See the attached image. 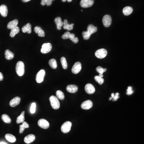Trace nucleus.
<instances>
[{"label":"nucleus","mask_w":144,"mask_h":144,"mask_svg":"<svg viewBox=\"0 0 144 144\" xmlns=\"http://www.w3.org/2000/svg\"><path fill=\"white\" fill-rule=\"evenodd\" d=\"M16 71L17 74L20 76H21L24 75V65L22 61H18L16 63Z\"/></svg>","instance_id":"f257e3e1"},{"label":"nucleus","mask_w":144,"mask_h":144,"mask_svg":"<svg viewBox=\"0 0 144 144\" xmlns=\"http://www.w3.org/2000/svg\"><path fill=\"white\" fill-rule=\"evenodd\" d=\"M49 100L50 103L51 104V106L53 109L56 110L60 108V102L58 98L57 97H56V96L53 95L50 96L49 98Z\"/></svg>","instance_id":"f03ea898"},{"label":"nucleus","mask_w":144,"mask_h":144,"mask_svg":"<svg viewBox=\"0 0 144 144\" xmlns=\"http://www.w3.org/2000/svg\"><path fill=\"white\" fill-rule=\"evenodd\" d=\"M72 123L70 121H66L62 124L61 127L62 132L64 133H68L70 131L72 126Z\"/></svg>","instance_id":"7ed1b4c3"},{"label":"nucleus","mask_w":144,"mask_h":144,"mask_svg":"<svg viewBox=\"0 0 144 144\" xmlns=\"http://www.w3.org/2000/svg\"><path fill=\"white\" fill-rule=\"evenodd\" d=\"M45 75V71L44 69H41L38 72L36 76V81L37 83H41L43 82Z\"/></svg>","instance_id":"20e7f679"},{"label":"nucleus","mask_w":144,"mask_h":144,"mask_svg":"<svg viewBox=\"0 0 144 144\" xmlns=\"http://www.w3.org/2000/svg\"><path fill=\"white\" fill-rule=\"evenodd\" d=\"M107 51L105 49L101 48L96 51L95 55L98 58H103L106 57L107 54Z\"/></svg>","instance_id":"39448f33"},{"label":"nucleus","mask_w":144,"mask_h":144,"mask_svg":"<svg viewBox=\"0 0 144 144\" xmlns=\"http://www.w3.org/2000/svg\"><path fill=\"white\" fill-rule=\"evenodd\" d=\"M103 25L105 27H109L112 23V18L110 15L106 14L103 16L102 18Z\"/></svg>","instance_id":"423d86ee"},{"label":"nucleus","mask_w":144,"mask_h":144,"mask_svg":"<svg viewBox=\"0 0 144 144\" xmlns=\"http://www.w3.org/2000/svg\"><path fill=\"white\" fill-rule=\"evenodd\" d=\"M52 48V45L50 43H44L42 45L41 52L43 54H46L50 51Z\"/></svg>","instance_id":"0eeeda50"},{"label":"nucleus","mask_w":144,"mask_h":144,"mask_svg":"<svg viewBox=\"0 0 144 144\" xmlns=\"http://www.w3.org/2000/svg\"><path fill=\"white\" fill-rule=\"evenodd\" d=\"M38 125L43 129H47L50 126L49 122L44 119H40L38 122Z\"/></svg>","instance_id":"6e6552de"},{"label":"nucleus","mask_w":144,"mask_h":144,"mask_svg":"<svg viewBox=\"0 0 144 144\" xmlns=\"http://www.w3.org/2000/svg\"><path fill=\"white\" fill-rule=\"evenodd\" d=\"M94 3V0H81L80 5L83 8H88L91 7Z\"/></svg>","instance_id":"1a4fd4ad"},{"label":"nucleus","mask_w":144,"mask_h":144,"mask_svg":"<svg viewBox=\"0 0 144 144\" xmlns=\"http://www.w3.org/2000/svg\"><path fill=\"white\" fill-rule=\"evenodd\" d=\"M82 65L80 62H77L74 64L72 67V72L74 74H78L81 70Z\"/></svg>","instance_id":"9d476101"},{"label":"nucleus","mask_w":144,"mask_h":144,"mask_svg":"<svg viewBox=\"0 0 144 144\" xmlns=\"http://www.w3.org/2000/svg\"><path fill=\"white\" fill-rule=\"evenodd\" d=\"M92 102L90 100H87L84 101L81 104V108L84 110H88L92 108Z\"/></svg>","instance_id":"9b49d317"},{"label":"nucleus","mask_w":144,"mask_h":144,"mask_svg":"<svg viewBox=\"0 0 144 144\" xmlns=\"http://www.w3.org/2000/svg\"><path fill=\"white\" fill-rule=\"evenodd\" d=\"M85 90L86 92L88 94H93L95 92V88L92 84L88 83L85 86Z\"/></svg>","instance_id":"f8f14e48"},{"label":"nucleus","mask_w":144,"mask_h":144,"mask_svg":"<svg viewBox=\"0 0 144 144\" xmlns=\"http://www.w3.org/2000/svg\"><path fill=\"white\" fill-rule=\"evenodd\" d=\"M20 101V98L19 96H16L10 101V105L12 107H15L19 104Z\"/></svg>","instance_id":"ddd939ff"},{"label":"nucleus","mask_w":144,"mask_h":144,"mask_svg":"<svg viewBox=\"0 0 144 144\" xmlns=\"http://www.w3.org/2000/svg\"><path fill=\"white\" fill-rule=\"evenodd\" d=\"M35 136L33 134H30L24 138V142L26 144L32 143L35 140Z\"/></svg>","instance_id":"4468645a"},{"label":"nucleus","mask_w":144,"mask_h":144,"mask_svg":"<svg viewBox=\"0 0 144 144\" xmlns=\"http://www.w3.org/2000/svg\"><path fill=\"white\" fill-rule=\"evenodd\" d=\"M66 89L70 93H74L78 91V87L76 85L74 84H70L67 86Z\"/></svg>","instance_id":"2eb2a0df"},{"label":"nucleus","mask_w":144,"mask_h":144,"mask_svg":"<svg viewBox=\"0 0 144 144\" xmlns=\"http://www.w3.org/2000/svg\"><path fill=\"white\" fill-rule=\"evenodd\" d=\"M8 10L6 6L5 5L0 6V13L3 17H6L8 14Z\"/></svg>","instance_id":"dca6fc26"},{"label":"nucleus","mask_w":144,"mask_h":144,"mask_svg":"<svg viewBox=\"0 0 144 144\" xmlns=\"http://www.w3.org/2000/svg\"><path fill=\"white\" fill-rule=\"evenodd\" d=\"M97 27L94 26L93 24H90L88 25L87 27V32L90 35L96 32L97 31Z\"/></svg>","instance_id":"f3484780"},{"label":"nucleus","mask_w":144,"mask_h":144,"mask_svg":"<svg viewBox=\"0 0 144 144\" xmlns=\"http://www.w3.org/2000/svg\"><path fill=\"white\" fill-rule=\"evenodd\" d=\"M74 24H68V21L66 19H65L64 20L63 22V28L65 30H71L73 28V26H74Z\"/></svg>","instance_id":"a211bd4d"},{"label":"nucleus","mask_w":144,"mask_h":144,"mask_svg":"<svg viewBox=\"0 0 144 144\" xmlns=\"http://www.w3.org/2000/svg\"><path fill=\"white\" fill-rule=\"evenodd\" d=\"M34 30L36 33H37L38 36L40 37H44L45 36V33L42 28L38 26H36L34 28Z\"/></svg>","instance_id":"6ab92c4d"},{"label":"nucleus","mask_w":144,"mask_h":144,"mask_svg":"<svg viewBox=\"0 0 144 144\" xmlns=\"http://www.w3.org/2000/svg\"><path fill=\"white\" fill-rule=\"evenodd\" d=\"M31 24L30 23H27L26 24L23 26L22 28V30L23 32L25 33V32H27L28 34H30L31 33L32 30H31Z\"/></svg>","instance_id":"aec40b11"},{"label":"nucleus","mask_w":144,"mask_h":144,"mask_svg":"<svg viewBox=\"0 0 144 144\" xmlns=\"http://www.w3.org/2000/svg\"><path fill=\"white\" fill-rule=\"evenodd\" d=\"M55 23L56 25V27L58 30L61 29V27L63 25V22L62 21V19L60 17H57L55 18L54 20Z\"/></svg>","instance_id":"412c9836"},{"label":"nucleus","mask_w":144,"mask_h":144,"mask_svg":"<svg viewBox=\"0 0 144 144\" xmlns=\"http://www.w3.org/2000/svg\"><path fill=\"white\" fill-rule=\"evenodd\" d=\"M18 23V21L17 19H14L12 21H10L9 23H8V25H7V28L8 29H12V28L17 26Z\"/></svg>","instance_id":"4be33fe9"},{"label":"nucleus","mask_w":144,"mask_h":144,"mask_svg":"<svg viewBox=\"0 0 144 144\" xmlns=\"http://www.w3.org/2000/svg\"><path fill=\"white\" fill-rule=\"evenodd\" d=\"M133 8L130 6H126L124 7L122 10L123 14L126 16L130 15L133 12Z\"/></svg>","instance_id":"5701e85b"},{"label":"nucleus","mask_w":144,"mask_h":144,"mask_svg":"<svg viewBox=\"0 0 144 144\" xmlns=\"http://www.w3.org/2000/svg\"><path fill=\"white\" fill-rule=\"evenodd\" d=\"M5 137L6 138V139L10 142L14 143V142H16V137H15V136H14V135H12V134H6L5 136Z\"/></svg>","instance_id":"b1692460"},{"label":"nucleus","mask_w":144,"mask_h":144,"mask_svg":"<svg viewBox=\"0 0 144 144\" xmlns=\"http://www.w3.org/2000/svg\"><path fill=\"white\" fill-rule=\"evenodd\" d=\"M29 127V125L26 122H23L22 124L21 125H20L19 126V133L22 134L24 132V130L25 128H28Z\"/></svg>","instance_id":"393cba45"},{"label":"nucleus","mask_w":144,"mask_h":144,"mask_svg":"<svg viewBox=\"0 0 144 144\" xmlns=\"http://www.w3.org/2000/svg\"><path fill=\"white\" fill-rule=\"evenodd\" d=\"M5 58L8 60H10L14 57V54L9 50H6L5 52Z\"/></svg>","instance_id":"a878e982"},{"label":"nucleus","mask_w":144,"mask_h":144,"mask_svg":"<svg viewBox=\"0 0 144 144\" xmlns=\"http://www.w3.org/2000/svg\"><path fill=\"white\" fill-rule=\"evenodd\" d=\"M20 31V29L18 26H16L14 28L11 29V31L10 32V37L13 38L14 37L16 34H18Z\"/></svg>","instance_id":"bb28decb"},{"label":"nucleus","mask_w":144,"mask_h":144,"mask_svg":"<svg viewBox=\"0 0 144 144\" xmlns=\"http://www.w3.org/2000/svg\"><path fill=\"white\" fill-rule=\"evenodd\" d=\"M24 113H25V112L22 111L21 114H20V115L17 117L16 121L17 124L22 123L24 122V119H25L24 118Z\"/></svg>","instance_id":"cd10ccee"},{"label":"nucleus","mask_w":144,"mask_h":144,"mask_svg":"<svg viewBox=\"0 0 144 144\" xmlns=\"http://www.w3.org/2000/svg\"><path fill=\"white\" fill-rule=\"evenodd\" d=\"M1 118L2 120L5 123H10L11 122V118L7 114H3L1 116Z\"/></svg>","instance_id":"c85d7f7f"},{"label":"nucleus","mask_w":144,"mask_h":144,"mask_svg":"<svg viewBox=\"0 0 144 144\" xmlns=\"http://www.w3.org/2000/svg\"><path fill=\"white\" fill-rule=\"evenodd\" d=\"M49 64L50 66L53 69H56L57 68V62L55 59H51L49 61Z\"/></svg>","instance_id":"c756f323"},{"label":"nucleus","mask_w":144,"mask_h":144,"mask_svg":"<svg viewBox=\"0 0 144 144\" xmlns=\"http://www.w3.org/2000/svg\"><path fill=\"white\" fill-rule=\"evenodd\" d=\"M60 62H61V64L63 69H67V67H68V64H67L66 58L64 57H61V59H60Z\"/></svg>","instance_id":"7c9ffc66"},{"label":"nucleus","mask_w":144,"mask_h":144,"mask_svg":"<svg viewBox=\"0 0 144 144\" xmlns=\"http://www.w3.org/2000/svg\"><path fill=\"white\" fill-rule=\"evenodd\" d=\"M56 95L57 98L61 100H63L64 98V95L63 92L61 90H58L56 92Z\"/></svg>","instance_id":"2f4dec72"},{"label":"nucleus","mask_w":144,"mask_h":144,"mask_svg":"<svg viewBox=\"0 0 144 144\" xmlns=\"http://www.w3.org/2000/svg\"><path fill=\"white\" fill-rule=\"evenodd\" d=\"M69 39H70L74 43H77L78 42V38L77 37L75 36L74 34L73 33H70L69 36Z\"/></svg>","instance_id":"473e14b6"},{"label":"nucleus","mask_w":144,"mask_h":144,"mask_svg":"<svg viewBox=\"0 0 144 144\" xmlns=\"http://www.w3.org/2000/svg\"><path fill=\"white\" fill-rule=\"evenodd\" d=\"M94 78L96 82H97L100 85H101L104 82V79L102 77H100L99 76H96Z\"/></svg>","instance_id":"72a5a7b5"},{"label":"nucleus","mask_w":144,"mask_h":144,"mask_svg":"<svg viewBox=\"0 0 144 144\" xmlns=\"http://www.w3.org/2000/svg\"><path fill=\"white\" fill-rule=\"evenodd\" d=\"M53 0H41V5L44 6L46 4L47 6H50L52 4V2Z\"/></svg>","instance_id":"f704fd0d"},{"label":"nucleus","mask_w":144,"mask_h":144,"mask_svg":"<svg viewBox=\"0 0 144 144\" xmlns=\"http://www.w3.org/2000/svg\"><path fill=\"white\" fill-rule=\"evenodd\" d=\"M106 70H107V69L106 68H103L102 67H101V66H98L96 68V70L100 74H103L104 72H106Z\"/></svg>","instance_id":"c9c22d12"},{"label":"nucleus","mask_w":144,"mask_h":144,"mask_svg":"<svg viewBox=\"0 0 144 144\" xmlns=\"http://www.w3.org/2000/svg\"><path fill=\"white\" fill-rule=\"evenodd\" d=\"M36 104L35 102H33L31 104V106L30 108V112L32 114L35 113L36 111Z\"/></svg>","instance_id":"e433bc0d"},{"label":"nucleus","mask_w":144,"mask_h":144,"mask_svg":"<svg viewBox=\"0 0 144 144\" xmlns=\"http://www.w3.org/2000/svg\"><path fill=\"white\" fill-rule=\"evenodd\" d=\"M90 36L91 35L88 33L87 31H83L82 32V36H83L84 39H85V40L89 39Z\"/></svg>","instance_id":"4c0bfd02"},{"label":"nucleus","mask_w":144,"mask_h":144,"mask_svg":"<svg viewBox=\"0 0 144 144\" xmlns=\"http://www.w3.org/2000/svg\"><path fill=\"white\" fill-rule=\"evenodd\" d=\"M70 33L69 32H66L65 33L62 35V38L63 39H69V36H70Z\"/></svg>","instance_id":"58836bf2"},{"label":"nucleus","mask_w":144,"mask_h":144,"mask_svg":"<svg viewBox=\"0 0 144 144\" xmlns=\"http://www.w3.org/2000/svg\"><path fill=\"white\" fill-rule=\"evenodd\" d=\"M133 91L132 90V88L130 86H128L127 89V92L126 94L128 95H130L133 93Z\"/></svg>","instance_id":"ea45409f"},{"label":"nucleus","mask_w":144,"mask_h":144,"mask_svg":"<svg viewBox=\"0 0 144 144\" xmlns=\"http://www.w3.org/2000/svg\"><path fill=\"white\" fill-rule=\"evenodd\" d=\"M119 98V93L118 92L116 93L115 94H114V97L112 98V101H116L117 99Z\"/></svg>","instance_id":"a19ab883"},{"label":"nucleus","mask_w":144,"mask_h":144,"mask_svg":"<svg viewBox=\"0 0 144 144\" xmlns=\"http://www.w3.org/2000/svg\"><path fill=\"white\" fill-rule=\"evenodd\" d=\"M3 79V75L1 73V72H0V81H2Z\"/></svg>","instance_id":"79ce46f5"},{"label":"nucleus","mask_w":144,"mask_h":144,"mask_svg":"<svg viewBox=\"0 0 144 144\" xmlns=\"http://www.w3.org/2000/svg\"><path fill=\"white\" fill-rule=\"evenodd\" d=\"M114 93H112V94H111V98H112H112H113V97H114Z\"/></svg>","instance_id":"37998d69"},{"label":"nucleus","mask_w":144,"mask_h":144,"mask_svg":"<svg viewBox=\"0 0 144 144\" xmlns=\"http://www.w3.org/2000/svg\"><path fill=\"white\" fill-rule=\"evenodd\" d=\"M22 1H23V2H28V1L31 0H22Z\"/></svg>","instance_id":"c03bdc74"},{"label":"nucleus","mask_w":144,"mask_h":144,"mask_svg":"<svg viewBox=\"0 0 144 144\" xmlns=\"http://www.w3.org/2000/svg\"><path fill=\"white\" fill-rule=\"evenodd\" d=\"M98 76H100V77H102H102H103V74H99V75H98Z\"/></svg>","instance_id":"a18cd8bd"},{"label":"nucleus","mask_w":144,"mask_h":144,"mask_svg":"<svg viewBox=\"0 0 144 144\" xmlns=\"http://www.w3.org/2000/svg\"><path fill=\"white\" fill-rule=\"evenodd\" d=\"M0 144H7L4 142H0Z\"/></svg>","instance_id":"49530a36"},{"label":"nucleus","mask_w":144,"mask_h":144,"mask_svg":"<svg viewBox=\"0 0 144 144\" xmlns=\"http://www.w3.org/2000/svg\"><path fill=\"white\" fill-rule=\"evenodd\" d=\"M67 1L68 2H71L72 0H67Z\"/></svg>","instance_id":"de8ad7c7"},{"label":"nucleus","mask_w":144,"mask_h":144,"mask_svg":"<svg viewBox=\"0 0 144 144\" xmlns=\"http://www.w3.org/2000/svg\"><path fill=\"white\" fill-rule=\"evenodd\" d=\"M62 1L63 2H65L66 1H67V0H62Z\"/></svg>","instance_id":"09e8293b"}]
</instances>
